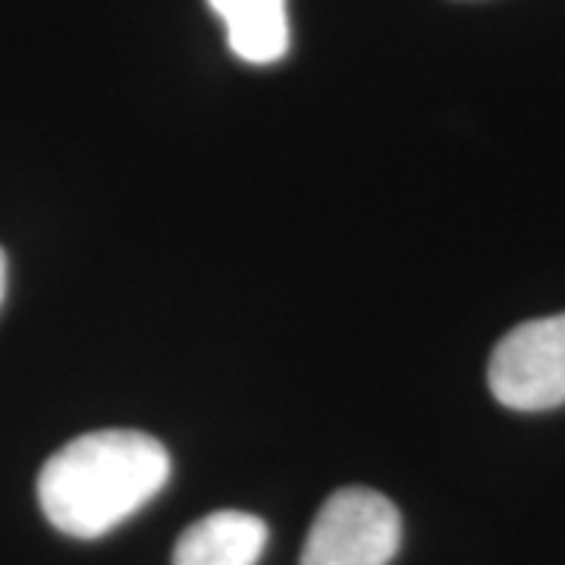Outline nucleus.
Wrapping results in <instances>:
<instances>
[{
	"mask_svg": "<svg viewBox=\"0 0 565 565\" xmlns=\"http://www.w3.org/2000/svg\"><path fill=\"white\" fill-rule=\"evenodd\" d=\"M170 481V452L141 430H92L61 446L39 475L44 519L61 534L95 541L132 519Z\"/></svg>",
	"mask_w": 565,
	"mask_h": 565,
	"instance_id": "1",
	"label": "nucleus"
},
{
	"mask_svg": "<svg viewBox=\"0 0 565 565\" xmlns=\"http://www.w3.org/2000/svg\"><path fill=\"white\" fill-rule=\"evenodd\" d=\"M403 544L399 509L367 487L337 490L305 537L302 565H390Z\"/></svg>",
	"mask_w": 565,
	"mask_h": 565,
	"instance_id": "2",
	"label": "nucleus"
},
{
	"mask_svg": "<svg viewBox=\"0 0 565 565\" xmlns=\"http://www.w3.org/2000/svg\"><path fill=\"white\" fill-rule=\"evenodd\" d=\"M487 386L512 412L565 405V311L509 330L490 355Z\"/></svg>",
	"mask_w": 565,
	"mask_h": 565,
	"instance_id": "3",
	"label": "nucleus"
},
{
	"mask_svg": "<svg viewBox=\"0 0 565 565\" xmlns=\"http://www.w3.org/2000/svg\"><path fill=\"white\" fill-rule=\"evenodd\" d=\"M264 546L267 525L258 515L221 509L182 531L173 565H258Z\"/></svg>",
	"mask_w": 565,
	"mask_h": 565,
	"instance_id": "4",
	"label": "nucleus"
},
{
	"mask_svg": "<svg viewBox=\"0 0 565 565\" xmlns=\"http://www.w3.org/2000/svg\"><path fill=\"white\" fill-rule=\"evenodd\" d=\"M226 25L230 51L252 66H270L289 51L286 0H207Z\"/></svg>",
	"mask_w": 565,
	"mask_h": 565,
	"instance_id": "5",
	"label": "nucleus"
},
{
	"mask_svg": "<svg viewBox=\"0 0 565 565\" xmlns=\"http://www.w3.org/2000/svg\"><path fill=\"white\" fill-rule=\"evenodd\" d=\"M3 296H7V255L0 248V305H3Z\"/></svg>",
	"mask_w": 565,
	"mask_h": 565,
	"instance_id": "6",
	"label": "nucleus"
}]
</instances>
